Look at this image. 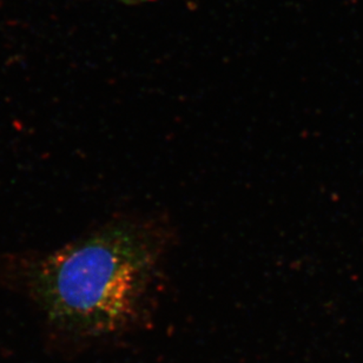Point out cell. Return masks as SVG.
Wrapping results in <instances>:
<instances>
[{"label":"cell","mask_w":363,"mask_h":363,"mask_svg":"<svg viewBox=\"0 0 363 363\" xmlns=\"http://www.w3.org/2000/svg\"><path fill=\"white\" fill-rule=\"evenodd\" d=\"M160 228L117 220L48 255L26 259L32 290L55 318L111 332L136 313L161 261Z\"/></svg>","instance_id":"6da1fadb"}]
</instances>
